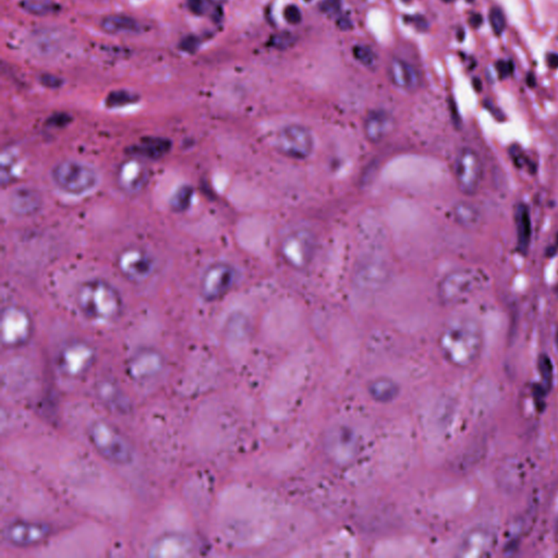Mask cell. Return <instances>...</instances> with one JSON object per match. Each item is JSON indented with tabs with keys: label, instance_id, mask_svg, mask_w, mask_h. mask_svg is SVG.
Instances as JSON below:
<instances>
[{
	"label": "cell",
	"instance_id": "cell-32",
	"mask_svg": "<svg viewBox=\"0 0 558 558\" xmlns=\"http://www.w3.org/2000/svg\"><path fill=\"white\" fill-rule=\"evenodd\" d=\"M285 19L289 23L298 24L302 19V14L300 10L296 6H289L285 10Z\"/></svg>",
	"mask_w": 558,
	"mask_h": 558
},
{
	"label": "cell",
	"instance_id": "cell-6",
	"mask_svg": "<svg viewBox=\"0 0 558 558\" xmlns=\"http://www.w3.org/2000/svg\"><path fill=\"white\" fill-rule=\"evenodd\" d=\"M115 265L125 279L132 284H143L155 274L157 262L149 249L139 245H129L116 255Z\"/></svg>",
	"mask_w": 558,
	"mask_h": 558
},
{
	"label": "cell",
	"instance_id": "cell-7",
	"mask_svg": "<svg viewBox=\"0 0 558 558\" xmlns=\"http://www.w3.org/2000/svg\"><path fill=\"white\" fill-rule=\"evenodd\" d=\"M316 249V235L310 229L299 228L286 235L279 245V255L288 267L300 272L311 265Z\"/></svg>",
	"mask_w": 558,
	"mask_h": 558
},
{
	"label": "cell",
	"instance_id": "cell-19",
	"mask_svg": "<svg viewBox=\"0 0 558 558\" xmlns=\"http://www.w3.org/2000/svg\"><path fill=\"white\" fill-rule=\"evenodd\" d=\"M42 208V194L32 186H20L12 191L8 198V208L16 216H33L38 214Z\"/></svg>",
	"mask_w": 558,
	"mask_h": 558
},
{
	"label": "cell",
	"instance_id": "cell-30",
	"mask_svg": "<svg viewBox=\"0 0 558 558\" xmlns=\"http://www.w3.org/2000/svg\"><path fill=\"white\" fill-rule=\"evenodd\" d=\"M490 23L496 35H501L506 28L504 13L499 8H493L490 11Z\"/></svg>",
	"mask_w": 558,
	"mask_h": 558
},
{
	"label": "cell",
	"instance_id": "cell-34",
	"mask_svg": "<svg viewBox=\"0 0 558 558\" xmlns=\"http://www.w3.org/2000/svg\"><path fill=\"white\" fill-rule=\"evenodd\" d=\"M496 67H497V70H498L499 74H501V76L502 77L507 76L508 73H510L511 71H513L511 70L510 68V64H507V62H497Z\"/></svg>",
	"mask_w": 558,
	"mask_h": 558
},
{
	"label": "cell",
	"instance_id": "cell-2",
	"mask_svg": "<svg viewBox=\"0 0 558 558\" xmlns=\"http://www.w3.org/2000/svg\"><path fill=\"white\" fill-rule=\"evenodd\" d=\"M76 303L81 313L94 322H113L125 309L121 290L101 277L85 279L78 286Z\"/></svg>",
	"mask_w": 558,
	"mask_h": 558
},
{
	"label": "cell",
	"instance_id": "cell-9",
	"mask_svg": "<svg viewBox=\"0 0 558 558\" xmlns=\"http://www.w3.org/2000/svg\"><path fill=\"white\" fill-rule=\"evenodd\" d=\"M238 272L227 262H214L203 271L200 278V296L206 302H215L228 295L236 285Z\"/></svg>",
	"mask_w": 558,
	"mask_h": 558
},
{
	"label": "cell",
	"instance_id": "cell-23",
	"mask_svg": "<svg viewBox=\"0 0 558 558\" xmlns=\"http://www.w3.org/2000/svg\"><path fill=\"white\" fill-rule=\"evenodd\" d=\"M515 222L517 230V249L521 255H527L532 238V223L530 211L527 205L520 203L515 211Z\"/></svg>",
	"mask_w": 558,
	"mask_h": 558
},
{
	"label": "cell",
	"instance_id": "cell-36",
	"mask_svg": "<svg viewBox=\"0 0 558 558\" xmlns=\"http://www.w3.org/2000/svg\"><path fill=\"white\" fill-rule=\"evenodd\" d=\"M470 22H471V24L474 26V28H478V26H480L481 22H482V17H481L480 14H474V16H472L471 20H470Z\"/></svg>",
	"mask_w": 558,
	"mask_h": 558
},
{
	"label": "cell",
	"instance_id": "cell-3",
	"mask_svg": "<svg viewBox=\"0 0 558 558\" xmlns=\"http://www.w3.org/2000/svg\"><path fill=\"white\" fill-rule=\"evenodd\" d=\"M52 184L62 194L82 196L90 194L99 184V174L90 164L78 160H62L52 166Z\"/></svg>",
	"mask_w": 558,
	"mask_h": 558
},
{
	"label": "cell",
	"instance_id": "cell-26",
	"mask_svg": "<svg viewBox=\"0 0 558 558\" xmlns=\"http://www.w3.org/2000/svg\"><path fill=\"white\" fill-rule=\"evenodd\" d=\"M101 28L109 34L135 33L140 31V24L135 19L125 16L105 18L101 22Z\"/></svg>",
	"mask_w": 558,
	"mask_h": 558
},
{
	"label": "cell",
	"instance_id": "cell-12",
	"mask_svg": "<svg viewBox=\"0 0 558 558\" xmlns=\"http://www.w3.org/2000/svg\"><path fill=\"white\" fill-rule=\"evenodd\" d=\"M454 180L458 189L466 196L479 191L483 178V164L480 155L471 147H462L454 164Z\"/></svg>",
	"mask_w": 558,
	"mask_h": 558
},
{
	"label": "cell",
	"instance_id": "cell-13",
	"mask_svg": "<svg viewBox=\"0 0 558 558\" xmlns=\"http://www.w3.org/2000/svg\"><path fill=\"white\" fill-rule=\"evenodd\" d=\"M151 170L139 157H128L121 160L115 170V184L127 196L141 194L150 182Z\"/></svg>",
	"mask_w": 558,
	"mask_h": 558
},
{
	"label": "cell",
	"instance_id": "cell-16",
	"mask_svg": "<svg viewBox=\"0 0 558 558\" xmlns=\"http://www.w3.org/2000/svg\"><path fill=\"white\" fill-rule=\"evenodd\" d=\"M496 542L494 530L486 525H478L462 537L458 545L457 556L462 558L488 557L494 551Z\"/></svg>",
	"mask_w": 558,
	"mask_h": 558
},
{
	"label": "cell",
	"instance_id": "cell-17",
	"mask_svg": "<svg viewBox=\"0 0 558 558\" xmlns=\"http://www.w3.org/2000/svg\"><path fill=\"white\" fill-rule=\"evenodd\" d=\"M194 552V543L190 537L184 533L168 532L152 543L149 555L157 558H179L188 557Z\"/></svg>",
	"mask_w": 558,
	"mask_h": 558
},
{
	"label": "cell",
	"instance_id": "cell-35",
	"mask_svg": "<svg viewBox=\"0 0 558 558\" xmlns=\"http://www.w3.org/2000/svg\"><path fill=\"white\" fill-rule=\"evenodd\" d=\"M547 62L549 66L553 69L558 68V54H549L547 57Z\"/></svg>",
	"mask_w": 558,
	"mask_h": 558
},
{
	"label": "cell",
	"instance_id": "cell-15",
	"mask_svg": "<svg viewBox=\"0 0 558 558\" xmlns=\"http://www.w3.org/2000/svg\"><path fill=\"white\" fill-rule=\"evenodd\" d=\"M165 368V357L155 348H140L130 357L127 372L135 381H150L155 379Z\"/></svg>",
	"mask_w": 558,
	"mask_h": 558
},
{
	"label": "cell",
	"instance_id": "cell-24",
	"mask_svg": "<svg viewBox=\"0 0 558 558\" xmlns=\"http://www.w3.org/2000/svg\"><path fill=\"white\" fill-rule=\"evenodd\" d=\"M452 216L454 222L457 223L462 228L468 230H474L480 227L482 222V215L480 210L472 203L462 201L454 204L452 210Z\"/></svg>",
	"mask_w": 558,
	"mask_h": 558
},
{
	"label": "cell",
	"instance_id": "cell-18",
	"mask_svg": "<svg viewBox=\"0 0 558 558\" xmlns=\"http://www.w3.org/2000/svg\"><path fill=\"white\" fill-rule=\"evenodd\" d=\"M328 454L338 464L354 459L358 452L359 442L352 430L346 427L336 428L326 438Z\"/></svg>",
	"mask_w": 558,
	"mask_h": 558
},
{
	"label": "cell",
	"instance_id": "cell-25",
	"mask_svg": "<svg viewBox=\"0 0 558 558\" xmlns=\"http://www.w3.org/2000/svg\"><path fill=\"white\" fill-rule=\"evenodd\" d=\"M369 393L374 401L379 403H389L394 401L399 393V387L396 381L387 377H377L369 386Z\"/></svg>",
	"mask_w": 558,
	"mask_h": 558
},
{
	"label": "cell",
	"instance_id": "cell-21",
	"mask_svg": "<svg viewBox=\"0 0 558 558\" xmlns=\"http://www.w3.org/2000/svg\"><path fill=\"white\" fill-rule=\"evenodd\" d=\"M95 391L99 401L115 413H125L131 408L130 401L123 389L113 381L104 379L99 381L95 386Z\"/></svg>",
	"mask_w": 558,
	"mask_h": 558
},
{
	"label": "cell",
	"instance_id": "cell-20",
	"mask_svg": "<svg viewBox=\"0 0 558 558\" xmlns=\"http://www.w3.org/2000/svg\"><path fill=\"white\" fill-rule=\"evenodd\" d=\"M394 128L395 121L389 113L374 111L367 116L363 123V133L371 143H379L391 135Z\"/></svg>",
	"mask_w": 558,
	"mask_h": 558
},
{
	"label": "cell",
	"instance_id": "cell-11",
	"mask_svg": "<svg viewBox=\"0 0 558 558\" xmlns=\"http://www.w3.org/2000/svg\"><path fill=\"white\" fill-rule=\"evenodd\" d=\"M275 146L281 155L290 160H303L313 152L314 137L311 130L304 125H286L276 135Z\"/></svg>",
	"mask_w": 558,
	"mask_h": 558
},
{
	"label": "cell",
	"instance_id": "cell-22",
	"mask_svg": "<svg viewBox=\"0 0 558 558\" xmlns=\"http://www.w3.org/2000/svg\"><path fill=\"white\" fill-rule=\"evenodd\" d=\"M389 74L391 82L401 90L413 92L420 85V76L415 67L407 62L395 58L389 67Z\"/></svg>",
	"mask_w": 558,
	"mask_h": 558
},
{
	"label": "cell",
	"instance_id": "cell-1",
	"mask_svg": "<svg viewBox=\"0 0 558 558\" xmlns=\"http://www.w3.org/2000/svg\"><path fill=\"white\" fill-rule=\"evenodd\" d=\"M440 352L450 364L467 368L474 364L483 348V334L478 322L469 318H454L438 338Z\"/></svg>",
	"mask_w": 558,
	"mask_h": 558
},
{
	"label": "cell",
	"instance_id": "cell-29",
	"mask_svg": "<svg viewBox=\"0 0 558 558\" xmlns=\"http://www.w3.org/2000/svg\"><path fill=\"white\" fill-rule=\"evenodd\" d=\"M354 56L361 65L367 68H374L377 64L376 55L368 46L357 45L354 48Z\"/></svg>",
	"mask_w": 558,
	"mask_h": 558
},
{
	"label": "cell",
	"instance_id": "cell-10",
	"mask_svg": "<svg viewBox=\"0 0 558 558\" xmlns=\"http://www.w3.org/2000/svg\"><path fill=\"white\" fill-rule=\"evenodd\" d=\"M96 361V350L87 340H74L60 349L57 363L62 374L80 377L92 369Z\"/></svg>",
	"mask_w": 558,
	"mask_h": 558
},
{
	"label": "cell",
	"instance_id": "cell-27",
	"mask_svg": "<svg viewBox=\"0 0 558 558\" xmlns=\"http://www.w3.org/2000/svg\"><path fill=\"white\" fill-rule=\"evenodd\" d=\"M21 6L26 12L38 17L48 16L60 10V6L52 0H23Z\"/></svg>",
	"mask_w": 558,
	"mask_h": 558
},
{
	"label": "cell",
	"instance_id": "cell-5",
	"mask_svg": "<svg viewBox=\"0 0 558 558\" xmlns=\"http://www.w3.org/2000/svg\"><path fill=\"white\" fill-rule=\"evenodd\" d=\"M489 278L478 269H460L446 275L438 284V297L446 304H458L488 285Z\"/></svg>",
	"mask_w": 558,
	"mask_h": 558
},
{
	"label": "cell",
	"instance_id": "cell-14",
	"mask_svg": "<svg viewBox=\"0 0 558 558\" xmlns=\"http://www.w3.org/2000/svg\"><path fill=\"white\" fill-rule=\"evenodd\" d=\"M52 535V527L38 521H12L4 529L6 541L17 547H38L48 541Z\"/></svg>",
	"mask_w": 558,
	"mask_h": 558
},
{
	"label": "cell",
	"instance_id": "cell-33",
	"mask_svg": "<svg viewBox=\"0 0 558 558\" xmlns=\"http://www.w3.org/2000/svg\"><path fill=\"white\" fill-rule=\"evenodd\" d=\"M342 0H323L322 9L328 14H334L340 11Z\"/></svg>",
	"mask_w": 558,
	"mask_h": 558
},
{
	"label": "cell",
	"instance_id": "cell-4",
	"mask_svg": "<svg viewBox=\"0 0 558 558\" xmlns=\"http://www.w3.org/2000/svg\"><path fill=\"white\" fill-rule=\"evenodd\" d=\"M87 435L95 450L108 462L127 464L133 460L135 450L131 442L111 422L95 420L87 429Z\"/></svg>",
	"mask_w": 558,
	"mask_h": 558
},
{
	"label": "cell",
	"instance_id": "cell-37",
	"mask_svg": "<svg viewBox=\"0 0 558 558\" xmlns=\"http://www.w3.org/2000/svg\"><path fill=\"white\" fill-rule=\"evenodd\" d=\"M556 342H557V346H558V330H557V334H556Z\"/></svg>",
	"mask_w": 558,
	"mask_h": 558
},
{
	"label": "cell",
	"instance_id": "cell-31",
	"mask_svg": "<svg viewBox=\"0 0 558 558\" xmlns=\"http://www.w3.org/2000/svg\"><path fill=\"white\" fill-rule=\"evenodd\" d=\"M294 43H295V36H294V34L288 33V32L276 34L272 38V45L275 46L278 50H286V48L294 45Z\"/></svg>",
	"mask_w": 558,
	"mask_h": 558
},
{
	"label": "cell",
	"instance_id": "cell-28",
	"mask_svg": "<svg viewBox=\"0 0 558 558\" xmlns=\"http://www.w3.org/2000/svg\"><path fill=\"white\" fill-rule=\"evenodd\" d=\"M537 368H539V372L541 374L543 386L547 389H551L554 377L553 363H552L551 358L547 355H541L539 357Z\"/></svg>",
	"mask_w": 558,
	"mask_h": 558
},
{
	"label": "cell",
	"instance_id": "cell-8",
	"mask_svg": "<svg viewBox=\"0 0 558 558\" xmlns=\"http://www.w3.org/2000/svg\"><path fill=\"white\" fill-rule=\"evenodd\" d=\"M34 320L26 308L17 304L6 306L1 312V342L7 348H19L31 340Z\"/></svg>",
	"mask_w": 558,
	"mask_h": 558
}]
</instances>
